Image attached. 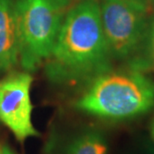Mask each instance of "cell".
I'll return each instance as SVG.
<instances>
[{"label":"cell","mask_w":154,"mask_h":154,"mask_svg":"<svg viewBox=\"0 0 154 154\" xmlns=\"http://www.w3.org/2000/svg\"><path fill=\"white\" fill-rule=\"evenodd\" d=\"M153 48H154V40H153ZM153 50H154V49H153Z\"/></svg>","instance_id":"cell-11"},{"label":"cell","mask_w":154,"mask_h":154,"mask_svg":"<svg viewBox=\"0 0 154 154\" xmlns=\"http://www.w3.org/2000/svg\"><path fill=\"white\" fill-rule=\"evenodd\" d=\"M31 84L27 72L11 73L0 82V121L20 142L40 135L32 122Z\"/></svg>","instance_id":"cell-5"},{"label":"cell","mask_w":154,"mask_h":154,"mask_svg":"<svg viewBox=\"0 0 154 154\" xmlns=\"http://www.w3.org/2000/svg\"><path fill=\"white\" fill-rule=\"evenodd\" d=\"M108 144L100 132L86 131L74 138L63 154H107Z\"/></svg>","instance_id":"cell-7"},{"label":"cell","mask_w":154,"mask_h":154,"mask_svg":"<svg viewBox=\"0 0 154 154\" xmlns=\"http://www.w3.org/2000/svg\"><path fill=\"white\" fill-rule=\"evenodd\" d=\"M19 60V41L14 0H0V72L8 71Z\"/></svg>","instance_id":"cell-6"},{"label":"cell","mask_w":154,"mask_h":154,"mask_svg":"<svg viewBox=\"0 0 154 154\" xmlns=\"http://www.w3.org/2000/svg\"><path fill=\"white\" fill-rule=\"evenodd\" d=\"M149 131H150V135H151V138H152V140L154 142V118L151 120V122H150Z\"/></svg>","instance_id":"cell-8"},{"label":"cell","mask_w":154,"mask_h":154,"mask_svg":"<svg viewBox=\"0 0 154 154\" xmlns=\"http://www.w3.org/2000/svg\"><path fill=\"white\" fill-rule=\"evenodd\" d=\"M75 107L101 118L121 120L154 107V82L139 71L105 72L95 77Z\"/></svg>","instance_id":"cell-2"},{"label":"cell","mask_w":154,"mask_h":154,"mask_svg":"<svg viewBox=\"0 0 154 154\" xmlns=\"http://www.w3.org/2000/svg\"><path fill=\"white\" fill-rule=\"evenodd\" d=\"M151 154H154V150H153V151H151Z\"/></svg>","instance_id":"cell-12"},{"label":"cell","mask_w":154,"mask_h":154,"mask_svg":"<svg viewBox=\"0 0 154 154\" xmlns=\"http://www.w3.org/2000/svg\"><path fill=\"white\" fill-rule=\"evenodd\" d=\"M19 61L34 71L51 54L69 0H14Z\"/></svg>","instance_id":"cell-3"},{"label":"cell","mask_w":154,"mask_h":154,"mask_svg":"<svg viewBox=\"0 0 154 154\" xmlns=\"http://www.w3.org/2000/svg\"><path fill=\"white\" fill-rule=\"evenodd\" d=\"M0 154H3V151H2V147H0Z\"/></svg>","instance_id":"cell-10"},{"label":"cell","mask_w":154,"mask_h":154,"mask_svg":"<svg viewBox=\"0 0 154 154\" xmlns=\"http://www.w3.org/2000/svg\"><path fill=\"white\" fill-rule=\"evenodd\" d=\"M110 55L99 3L84 0L66 12L45 72L57 84L92 81L109 71Z\"/></svg>","instance_id":"cell-1"},{"label":"cell","mask_w":154,"mask_h":154,"mask_svg":"<svg viewBox=\"0 0 154 154\" xmlns=\"http://www.w3.org/2000/svg\"><path fill=\"white\" fill-rule=\"evenodd\" d=\"M2 151H3V154H15L12 150L9 148L7 146H3L2 147Z\"/></svg>","instance_id":"cell-9"},{"label":"cell","mask_w":154,"mask_h":154,"mask_svg":"<svg viewBox=\"0 0 154 154\" xmlns=\"http://www.w3.org/2000/svg\"><path fill=\"white\" fill-rule=\"evenodd\" d=\"M100 16L111 55L127 57L137 50L147 29L144 0H101Z\"/></svg>","instance_id":"cell-4"}]
</instances>
